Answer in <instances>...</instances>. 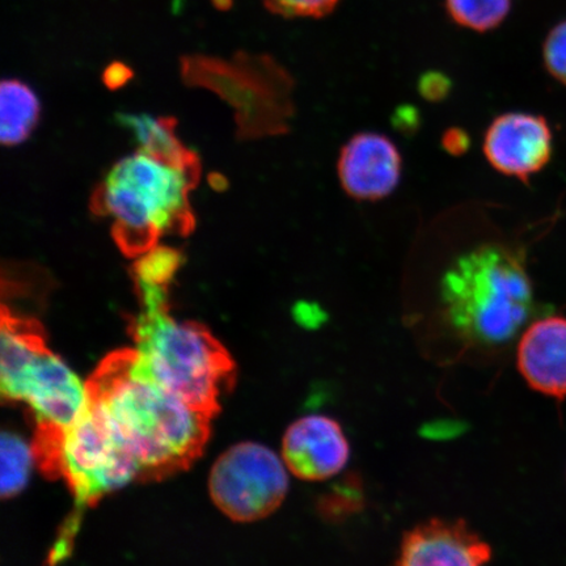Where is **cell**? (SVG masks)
Here are the masks:
<instances>
[{"mask_svg": "<svg viewBox=\"0 0 566 566\" xmlns=\"http://www.w3.org/2000/svg\"><path fill=\"white\" fill-rule=\"evenodd\" d=\"M41 115V104L34 91L19 80L0 84V140L17 146L31 136Z\"/></svg>", "mask_w": 566, "mask_h": 566, "instance_id": "obj_15", "label": "cell"}, {"mask_svg": "<svg viewBox=\"0 0 566 566\" xmlns=\"http://www.w3.org/2000/svg\"><path fill=\"white\" fill-rule=\"evenodd\" d=\"M137 259L132 268L134 282L153 286L168 287L181 264L180 252L169 247H154Z\"/></svg>", "mask_w": 566, "mask_h": 566, "instance_id": "obj_18", "label": "cell"}, {"mask_svg": "<svg viewBox=\"0 0 566 566\" xmlns=\"http://www.w3.org/2000/svg\"><path fill=\"white\" fill-rule=\"evenodd\" d=\"M87 399L136 460L140 481L188 470L210 437L211 417L166 391L136 349L106 356L86 381Z\"/></svg>", "mask_w": 566, "mask_h": 566, "instance_id": "obj_1", "label": "cell"}, {"mask_svg": "<svg viewBox=\"0 0 566 566\" xmlns=\"http://www.w3.org/2000/svg\"><path fill=\"white\" fill-rule=\"evenodd\" d=\"M209 490L219 511L232 521H260L285 500L287 467L264 444L238 443L212 465Z\"/></svg>", "mask_w": 566, "mask_h": 566, "instance_id": "obj_8", "label": "cell"}, {"mask_svg": "<svg viewBox=\"0 0 566 566\" xmlns=\"http://www.w3.org/2000/svg\"><path fill=\"white\" fill-rule=\"evenodd\" d=\"M513 0H446V11L459 27L479 33L490 32L504 23Z\"/></svg>", "mask_w": 566, "mask_h": 566, "instance_id": "obj_16", "label": "cell"}, {"mask_svg": "<svg viewBox=\"0 0 566 566\" xmlns=\"http://www.w3.org/2000/svg\"><path fill=\"white\" fill-rule=\"evenodd\" d=\"M127 331L151 378L187 406L214 417L235 381V364L205 325L176 321L168 304L140 306Z\"/></svg>", "mask_w": 566, "mask_h": 566, "instance_id": "obj_4", "label": "cell"}, {"mask_svg": "<svg viewBox=\"0 0 566 566\" xmlns=\"http://www.w3.org/2000/svg\"><path fill=\"white\" fill-rule=\"evenodd\" d=\"M59 472L81 509L139 480L136 460L88 399L82 415L63 434Z\"/></svg>", "mask_w": 566, "mask_h": 566, "instance_id": "obj_7", "label": "cell"}, {"mask_svg": "<svg viewBox=\"0 0 566 566\" xmlns=\"http://www.w3.org/2000/svg\"><path fill=\"white\" fill-rule=\"evenodd\" d=\"M2 495L3 499L15 497L24 490L30 479L34 454L32 444L28 446L15 433L4 431L2 434Z\"/></svg>", "mask_w": 566, "mask_h": 566, "instance_id": "obj_17", "label": "cell"}, {"mask_svg": "<svg viewBox=\"0 0 566 566\" xmlns=\"http://www.w3.org/2000/svg\"><path fill=\"white\" fill-rule=\"evenodd\" d=\"M526 384L551 398L566 396V317L546 316L528 325L516 349Z\"/></svg>", "mask_w": 566, "mask_h": 566, "instance_id": "obj_13", "label": "cell"}, {"mask_svg": "<svg viewBox=\"0 0 566 566\" xmlns=\"http://www.w3.org/2000/svg\"><path fill=\"white\" fill-rule=\"evenodd\" d=\"M450 91V82L443 75L430 74L424 75L420 82L421 95L429 102H440L448 96Z\"/></svg>", "mask_w": 566, "mask_h": 566, "instance_id": "obj_21", "label": "cell"}, {"mask_svg": "<svg viewBox=\"0 0 566 566\" xmlns=\"http://www.w3.org/2000/svg\"><path fill=\"white\" fill-rule=\"evenodd\" d=\"M339 0H263L265 9L285 19H322L334 12Z\"/></svg>", "mask_w": 566, "mask_h": 566, "instance_id": "obj_19", "label": "cell"}, {"mask_svg": "<svg viewBox=\"0 0 566 566\" xmlns=\"http://www.w3.org/2000/svg\"><path fill=\"white\" fill-rule=\"evenodd\" d=\"M442 315L467 345L497 348L520 334L534 306L522 253L486 243L459 256L441 280Z\"/></svg>", "mask_w": 566, "mask_h": 566, "instance_id": "obj_3", "label": "cell"}, {"mask_svg": "<svg viewBox=\"0 0 566 566\" xmlns=\"http://www.w3.org/2000/svg\"><path fill=\"white\" fill-rule=\"evenodd\" d=\"M200 176V165H175L139 148L105 175L91 210L112 219L113 238L127 258H139L166 233L187 237L193 231L189 193Z\"/></svg>", "mask_w": 566, "mask_h": 566, "instance_id": "obj_2", "label": "cell"}, {"mask_svg": "<svg viewBox=\"0 0 566 566\" xmlns=\"http://www.w3.org/2000/svg\"><path fill=\"white\" fill-rule=\"evenodd\" d=\"M471 139L469 134L460 129V127H450V129L443 133L442 147L452 155V157H460V155L469 151Z\"/></svg>", "mask_w": 566, "mask_h": 566, "instance_id": "obj_23", "label": "cell"}, {"mask_svg": "<svg viewBox=\"0 0 566 566\" xmlns=\"http://www.w3.org/2000/svg\"><path fill=\"white\" fill-rule=\"evenodd\" d=\"M180 75L188 87L214 92L235 111L238 138L283 136L295 115V81L269 54L237 52L230 60L205 54L180 59Z\"/></svg>", "mask_w": 566, "mask_h": 566, "instance_id": "obj_6", "label": "cell"}, {"mask_svg": "<svg viewBox=\"0 0 566 566\" xmlns=\"http://www.w3.org/2000/svg\"><path fill=\"white\" fill-rule=\"evenodd\" d=\"M3 400L23 401L32 410L35 431L62 433L87 406V387L48 348L44 328L31 316L2 306Z\"/></svg>", "mask_w": 566, "mask_h": 566, "instance_id": "obj_5", "label": "cell"}, {"mask_svg": "<svg viewBox=\"0 0 566 566\" xmlns=\"http://www.w3.org/2000/svg\"><path fill=\"white\" fill-rule=\"evenodd\" d=\"M483 153L495 171L527 184L548 165L554 153V134L543 116L504 113L488 126Z\"/></svg>", "mask_w": 566, "mask_h": 566, "instance_id": "obj_9", "label": "cell"}, {"mask_svg": "<svg viewBox=\"0 0 566 566\" xmlns=\"http://www.w3.org/2000/svg\"><path fill=\"white\" fill-rule=\"evenodd\" d=\"M282 458L296 478L324 481L336 476L348 464L350 444L338 421L329 416L310 415L287 428Z\"/></svg>", "mask_w": 566, "mask_h": 566, "instance_id": "obj_12", "label": "cell"}, {"mask_svg": "<svg viewBox=\"0 0 566 566\" xmlns=\"http://www.w3.org/2000/svg\"><path fill=\"white\" fill-rule=\"evenodd\" d=\"M211 3L219 11H228L232 7V0H211Z\"/></svg>", "mask_w": 566, "mask_h": 566, "instance_id": "obj_24", "label": "cell"}, {"mask_svg": "<svg viewBox=\"0 0 566 566\" xmlns=\"http://www.w3.org/2000/svg\"><path fill=\"white\" fill-rule=\"evenodd\" d=\"M118 123L137 138L140 150L180 166L200 165L197 155L181 144L176 118L148 115H118Z\"/></svg>", "mask_w": 566, "mask_h": 566, "instance_id": "obj_14", "label": "cell"}, {"mask_svg": "<svg viewBox=\"0 0 566 566\" xmlns=\"http://www.w3.org/2000/svg\"><path fill=\"white\" fill-rule=\"evenodd\" d=\"M401 175L402 157L399 147L385 134L358 133L339 151L338 181L352 200H385L399 187Z\"/></svg>", "mask_w": 566, "mask_h": 566, "instance_id": "obj_10", "label": "cell"}, {"mask_svg": "<svg viewBox=\"0 0 566 566\" xmlns=\"http://www.w3.org/2000/svg\"><path fill=\"white\" fill-rule=\"evenodd\" d=\"M133 70L122 61L109 63L103 73V82L112 91L123 88L125 84L132 81Z\"/></svg>", "mask_w": 566, "mask_h": 566, "instance_id": "obj_22", "label": "cell"}, {"mask_svg": "<svg viewBox=\"0 0 566 566\" xmlns=\"http://www.w3.org/2000/svg\"><path fill=\"white\" fill-rule=\"evenodd\" d=\"M491 544L463 520L431 518L407 531L392 566H486Z\"/></svg>", "mask_w": 566, "mask_h": 566, "instance_id": "obj_11", "label": "cell"}, {"mask_svg": "<svg viewBox=\"0 0 566 566\" xmlns=\"http://www.w3.org/2000/svg\"><path fill=\"white\" fill-rule=\"evenodd\" d=\"M543 61L548 74L566 86V20L556 24L543 45Z\"/></svg>", "mask_w": 566, "mask_h": 566, "instance_id": "obj_20", "label": "cell"}]
</instances>
